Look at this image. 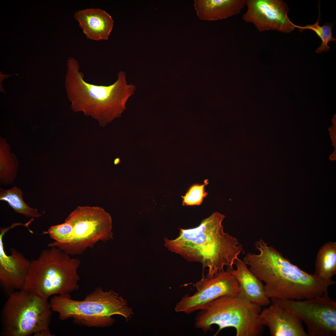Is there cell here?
Returning <instances> with one entry per match:
<instances>
[{"label": "cell", "instance_id": "cell-3", "mask_svg": "<svg viewBox=\"0 0 336 336\" xmlns=\"http://www.w3.org/2000/svg\"><path fill=\"white\" fill-rule=\"evenodd\" d=\"M68 67L66 87L73 111L83 112L103 126L121 116L136 89L133 84H127L124 72L118 73L117 79L113 84L98 85L85 80L79 64L74 58L68 59Z\"/></svg>", "mask_w": 336, "mask_h": 336}, {"label": "cell", "instance_id": "cell-14", "mask_svg": "<svg viewBox=\"0 0 336 336\" xmlns=\"http://www.w3.org/2000/svg\"><path fill=\"white\" fill-rule=\"evenodd\" d=\"M236 268H228L238 283L239 293L251 303L262 307L269 306L270 299L266 295L263 282L249 269L247 265L239 258L235 263Z\"/></svg>", "mask_w": 336, "mask_h": 336}, {"label": "cell", "instance_id": "cell-22", "mask_svg": "<svg viewBox=\"0 0 336 336\" xmlns=\"http://www.w3.org/2000/svg\"><path fill=\"white\" fill-rule=\"evenodd\" d=\"M208 183V181H206L203 184H195L190 187L185 195L182 196L183 199V205L191 206L201 204L204 198L208 194L205 191L204 188Z\"/></svg>", "mask_w": 336, "mask_h": 336}, {"label": "cell", "instance_id": "cell-7", "mask_svg": "<svg viewBox=\"0 0 336 336\" xmlns=\"http://www.w3.org/2000/svg\"><path fill=\"white\" fill-rule=\"evenodd\" d=\"M52 311L48 299L23 290L9 295L1 312L5 336H52L49 325Z\"/></svg>", "mask_w": 336, "mask_h": 336}, {"label": "cell", "instance_id": "cell-4", "mask_svg": "<svg viewBox=\"0 0 336 336\" xmlns=\"http://www.w3.org/2000/svg\"><path fill=\"white\" fill-rule=\"evenodd\" d=\"M49 303L52 311L62 320L73 319L74 322L89 327H103L112 325V316L119 315L126 320L133 315L126 300L115 291H104L97 287L81 301L73 300L70 294L55 295Z\"/></svg>", "mask_w": 336, "mask_h": 336}, {"label": "cell", "instance_id": "cell-6", "mask_svg": "<svg viewBox=\"0 0 336 336\" xmlns=\"http://www.w3.org/2000/svg\"><path fill=\"white\" fill-rule=\"evenodd\" d=\"M262 307L250 302L239 293L223 296L213 301L201 310L195 320V327L206 332L215 324L218 329L233 328L236 336H260L263 324L260 317Z\"/></svg>", "mask_w": 336, "mask_h": 336}, {"label": "cell", "instance_id": "cell-1", "mask_svg": "<svg viewBox=\"0 0 336 336\" xmlns=\"http://www.w3.org/2000/svg\"><path fill=\"white\" fill-rule=\"evenodd\" d=\"M259 253L247 254L243 261L263 282L270 300H303L323 295L334 285L332 280L320 279L292 263L262 239L255 242Z\"/></svg>", "mask_w": 336, "mask_h": 336}, {"label": "cell", "instance_id": "cell-9", "mask_svg": "<svg viewBox=\"0 0 336 336\" xmlns=\"http://www.w3.org/2000/svg\"><path fill=\"white\" fill-rule=\"evenodd\" d=\"M270 300L298 316L307 326L308 336L336 335V302L328 292L308 299Z\"/></svg>", "mask_w": 336, "mask_h": 336}, {"label": "cell", "instance_id": "cell-20", "mask_svg": "<svg viewBox=\"0 0 336 336\" xmlns=\"http://www.w3.org/2000/svg\"><path fill=\"white\" fill-rule=\"evenodd\" d=\"M320 15L319 12L317 21L313 24L308 25L304 26H298L293 23L292 25L295 28H298L300 31H302L304 30L309 29L313 30L316 33L321 39L322 43L315 52L320 54L324 51L327 52L329 50L330 47L328 45L330 41L336 42V40L333 35L332 25L324 24L323 26L320 25Z\"/></svg>", "mask_w": 336, "mask_h": 336}, {"label": "cell", "instance_id": "cell-2", "mask_svg": "<svg viewBox=\"0 0 336 336\" xmlns=\"http://www.w3.org/2000/svg\"><path fill=\"white\" fill-rule=\"evenodd\" d=\"M225 217L214 212L195 227L180 229L176 239L165 238L164 245L189 261L201 263L203 274L208 268V276L224 270L226 266L233 268L243 249L236 238L224 231L222 223Z\"/></svg>", "mask_w": 336, "mask_h": 336}, {"label": "cell", "instance_id": "cell-12", "mask_svg": "<svg viewBox=\"0 0 336 336\" xmlns=\"http://www.w3.org/2000/svg\"><path fill=\"white\" fill-rule=\"evenodd\" d=\"M12 228L10 226L1 227L0 230V283L8 295L23 289L31 264V261L14 248L11 249L10 255L6 254L3 238Z\"/></svg>", "mask_w": 336, "mask_h": 336}, {"label": "cell", "instance_id": "cell-21", "mask_svg": "<svg viewBox=\"0 0 336 336\" xmlns=\"http://www.w3.org/2000/svg\"><path fill=\"white\" fill-rule=\"evenodd\" d=\"M73 227L70 223L65 221L64 223L50 227L44 234H48L55 242L64 244L70 239L72 233Z\"/></svg>", "mask_w": 336, "mask_h": 336}, {"label": "cell", "instance_id": "cell-11", "mask_svg": "<svg viewBox=\"0 0 336 336\" xmlns=\"http://www.w3.org/2000/svg\"><path fill=\"white\" fill-rule=\"evenodd\" d=\"M242 19L259 32L273 30L290 33L295 28L288 16L289 7L282 0H247Z\"/></svg>", "mask_w": 336, "mask_h": 336}, {"label": "cell", "instance_id": "cell-23", "mask_svg": "<svg viewBox=\"0 0 336 336\" xmlns=\"http://www.w3.org/2000/svg\"><path fill=\"white\" fill-rule=\"evenodd\" d=\"M120 162V159L119 158H116L114 161V164L115 165H117L119 164Z\"/></svg>", "mask_w": 336, "mask_h": 336}, {"label": "cell", "instance_id": "cell-5", "mask_svg": "<svg viewBox=\"0 0 336 336\" xmlns=\"http://www.w3.org/2000/svg\"><path fill=\"white\" fill-rule=\"evenodd\" d=\"M80 263L57 247L43 250L31 261L23 290L46 299L52 295L70 294L79 288Z\"/></svg>", "mask_w": 336, "mask_h": 336}, {"label": "cell", "instance_id": "cell-17", "mask_svg": "<svg viewBox=\"0 0 336 336\" xmlns=\"http://www.w3.org/2000/svg\"><path fill=\"white\" fill-rule=\"evenodd\" d=\"M336 274V242H329L319 250L315 263L314 274L324 280L332 279Z\"/></svg>", "mask_w": 336, "mask_h": 336}, {"label": "cell", "instance_id": "cell-8", "mask_svg": "<svg viewBox=\"0 0 336 336\" xmlns=\"http://www.w3.org/2000/svg\"><path fill=\"white\" fill-rule=\"evenodd\" d=\"M65 221L73 227L70 239L64 244L50 243L49 247H57L69 255L79 254L98 241L112 239L111 216L101 207L79 206Z\"/></svg>", "mask_w": 336, "mask_h": 336}, {"label": "cell", "instance_id": "cell-16", "mask_svg": "<svg viewBox=\"0 0 336 336\" xmlns=\"http://www.w3.org/2000/svg\"><path fill=\"white\" fill-rule=\"evenodd\" d=\"M245 0H195L194 7L198 18L215 21L239 14L246 5Z\"/></svg>", "mask_w": 336, "mask_h": 336}, {"label": "cell", "instance_id": "cell-10", "mask_svg": "<svg viewBox=\"0 0 336 336\" xmlns=\"http://www.w3.org/2000/svg\"><path fill=\"white\" fill-rule=\"evenodd\" d=\"M194 286L197 292L182 298L175 307L176 312L190 314L204 309L221 297L236 295L240 292L236 279L227 268L212 276H202Z\"/></svg>", "mask_w": 336, "mask_h": 336}, {"label": "cell", "instance_id": "cell-19", "mask_svg": "<svg viewBox=\"0 0 336 336\" xmlns=\"http://www.w3.org/2000/svg\"><path fill=\"white\" fill-rule=\"evenodd\" d=\"M23 194L21 190L16 186L8 189L0 188V200L7 202L16 212L33 218L41 216L37 209L31 208L25 203Z\"/></svg>", "mask_w": 336, "mask_h": 336}, {"label": "cell", "instance_id": "cell-18", "mask_svg": "<svg viewBox=\"0 0 336 336\" xmlns=\"http://www.w3.org/2000/svg\"><path fill=\"white\" fill-rule=\"evenodd\" d=\"M10 151L6 139L0 137V184L2 185L12 184L16 177L18 162Z\"/></svg>", "mask_w": 336, "mask_h": 336}, {"label": "cell", "instance_id": "cell-13", "mask_svg": "<svg viewBox=\"0 0 336 336\" xmlns=\"http://www.w3.org/2000/svg\"><path fill=\"white\" fill-rule=\"evenodd\" d=\"M260 317L272 336H308L301 320L279 305L271 302L262 309Z\"/></svg>", "mask_w": 336, "mask_h": 336}, {"label": "cell", "instance_id": "cell-15", "mask_svg": "<svg viewBox=\"0 0 336 336\" xmlns=\"http://www.w3.org/2000/svg\"><path fill=\"white\" fill-rule=\"evenodd\" d=\"M74 16L87 38L95 41L108 39L114 21L105 11L87 8L76 12Z\"/></svg>", "mask_w": 336, "mask_h": 336}]
</instances>
